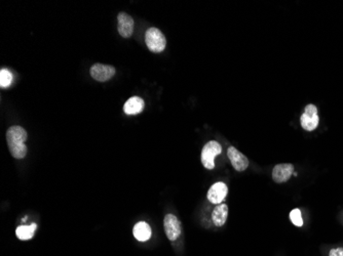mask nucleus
I'll list each match as a JSON object with an SVG mask.
<instances>
[{
  "label": "nucleus",
  "mask_w": 343,
  "mask_h": 256,
  "mask_svg": "<svg viewBox=\"0 0 343 256\" xmlns=\"http://www.w3.org/2000/svg\"><path fill=\"white\" fill-rule=\"evenodd\" d=\"M27 139V131L22 126L14 125L8 128L6 131V141L10 154L15 159H23L27 155V147L25 141Z\"/></svg>",
  "instance_id": "nucleus-1"
},
{
  "label": "nucleus",
  "mask_w": 343,
  "mask_h": 256,
  "mask_svg": "<svg viewBox=\"0 0 343 256\" xmlns=\"http://www.w3.org/2000/svg\"><path fill=\"white\" fill-rule=\"evenodd\" d=\"M145 42L149 51L155 54L162 53L166 49L167 40L162 32L157 28L151 27L146 31L145 33Z\"/></svg>",
  "instance_id": "nucleus-2"
},
{
  "label": "nucleus",
  "mask_w": 343,
  "mask_h": 256,
  "mask_svg": "<svg viewBox=\"0 0 343 256\" xmlns=\"http://www.w3.org/2000/svg\"><path fill=\"white\" fill-rule=\"evenodd\" d=\"M222 147L216 140H211L207 142L202 150V163L207 169H213L215 167V157L220 155Z\"/></svg>",
  "instance_id": "nucleus-3"
},
{
  "label": "nucleus",
  "mask_w": 343,
  "mask_h": 256,
  "mask_svg": "<svg viewBox=\"0 0 343 256\" xmlns=\"http://www.w3.org/2000/svg\"><path fill=\"white\" fill-rule=\"evenodd\" d=\"M320 118L318 115V108L315 105H307L304 109V113L300 117V123L303 129L313 131L318 127Z\"/></svg>",
  "instance_id": "nucleus-4"
},
{
  "label": "nucleus",
  "mask_w": 343,
  "mask_h": 256,
  "mask_svg": "<svg viewBox=\"0 0 343 256\" xmlns=\"http://www.w3.org/2000/svg\"><path fill=\"white\" fill-rule=\"evenodd\" d=\"M91 76L99 82H105L110 80L115 74V68L104 64H95L90 70Z\"/></svg>",
  "instance_id": "nucleus-5"
},
{
  "label": "nucleus",
  "mask_w": 343,
  "mask_h": 256,
  "mask_svg": "<svg viewBox=\"0 0 343 256\" xmlns=\"http://www.w3.org/2000/svg\"><path fill=\"white\" fill-rule=\"evenodd\" d=\"M163 226L170 241H176L181 235V225L179 219L173 214H167L163 220Z\"/></svg>",
  "instance_id": "nucleus-6"
},
{
  "label": "nucleus",
  "mask_w": 343,
  "mask_h": 256,
  "mask_svg": "<svg viewBox=\"0 0 343 256\" xmlns=\"http://www.w3.org/2000/svg\"><path fill=\"white\" fill-rule=\"evenodd\" d=\"M117 20H118L117 30H118L119 35L123 38H129L133 35V32H134L135 23H134L133 18L125 12H119L117 15Z\"/></svg>",
  "instance_id": "nucleus-7"
},
{
  "label": "nucleus",
  "mask_w": 343,
  "mask_h": 256,
  "mask_svg": "<svg viewBox=\"0 0 343 256\" xmlns=\"http://www.w3.org/2000/svg\"><path fill=\"white\" fill-rule=\"evenodd\" d=\"M227 156L228 158H229L233 168L236 171H243L248 168L249 166L248 158L243 154H241L238 150H236L234 147L228 148Z\"/></svg>",
  "instance_id": "nucleus-8"
},
{
  "label": "nucleus",
  "mask_w": 343,
  "mask_h": 256,
  "mask_svg": "<svg viewBox=\"0 0 343 256\" xmlns=\"http://www.w3.org/2000/svg\"><path fill=\"white\" fill-rule=\"evenodd\" d=\"M228 189L224 183H216L210 188L208 192V200L213 204H220L222 201H224Z\"/></svg>",
  "instance_id": "nucleus-9"
},
{
  "label": "nucleus",
  "mask_w": 343,
  "mask_h": 256,
  "mask_svg": "<svg viewBox=\"0 0 343 256\" xmlns=\"http://www.w3.org/2000/svg\"><path fill=\"white\" fill-rule=\"evenodd\" d=\"M294 172V166L289 163L277 164L272 170V179L275 183L282 184L289 181Z\"/></svg>",
  "instance_id": "nucleus-10"
},
{
  "label": "nucleus",
  "mask_w": 343,
  "mask_h": 256,
  "mask_svg": "<svg viewBox=\"0 0 343 256\" xmlns=\"http://www.w3.org/2000/svg\"><path fill=\"white\" fill-rule=\"evenodd\" d=\"M144 107L145 103L143 99L139 97H133L125 102L123 111L126 115H137L144 110Z\"/></svg>",
  "instance_id": "nucleus-11"
},
{
  "label": "nucleus",
  "mask_w": 343,
  "mask_h": 256,
  "mask_svg": "<svg viewBox=\"0 0 343 256\" xmlns=\"http://www.w3.org/2000/svg\"><path fill=\"white\" fill-rule=\"evenodd\" d=\"M228 216V207L226 204H220L218 205L213 213H212V220H213L214 225L217 227H222L226 222Z\"/></svg>",
  "instance_id": "nucleus-12"
},
{
  "label": "nucleus",
  "mask_w": 343,
  "mask_h": 256,
  "mask_svg": "<svg viewBox=\"0 0 343 256\" xmlns=\"http://www.w3.org/2000/svg\"><path fill=\"white\" fill-rule=\"evenodd\" d=\"M133 234L138 241L144 242V241H147V240L151 237V229L148 223L141 221V222H138L134 227Z\"/></svg>",
  "instance_id": "nucleus-13"
},
{
  "label": "nucleus",
  "mask_w": 343,
  "mask_h": 256,
  "mask_svg": "<svg viewBox=\"0 0 343 256\" xmlns=\"http://www.w3.org/2000/svg\"><path fill=\"white\" fill-rule=\"evenodd\" d=\"M36 230L35 223H32L31 226H21L15 230V235L20 240H29L34 236Z\"/></svg>",
  "instance_id": "nucleus-14"
},
{
  "label": "nucleus",
  "mask_w": 343,
  "mask_h": 256,
  "mask_svg": "<svg viewBox=\"0 0 343 256\" xmlns=\"http://www.w3.org/2000/svg\"><path fill=\"white\" fill-rule=\"evenodd\" d=\"M12 81V75L6 69H1L0 71V86L1 88L8 87Z\"/></svg>",
  "instance_id": "nucleus-15"
},
{
  "label": "nucleus",
  "mask_w": 343,
  "mask_h": 256,
  "mask_svg": "<svg viewBox=\"0 0 343 256\" xmlns=\"http://www.w3.org/2000/svg\"><path fill=\"white\" fill-rule=\"evenodd\" d=\"M290 219L293 222V225L296 227H302L303 226V219L301 216L300 209H294L290 213Z\"/></svg>",
  "instance_id": "nucleus-16"
},
{
  "label": "nucleus",
  "mask_w": 343,
  "mask_h": 256,
  "mask_svg": "<svg viewBox=\"0 0 343 256\" xmlns=\"http://www.w3.org/2000/svg\"><path fill=\"white\" fill-rule=\"evenodd\" d=\"M329 256H343V248L332 249L329 253Z\"/></svg>",
  "instance_id": "nucleus-17"
}]
</instances>
